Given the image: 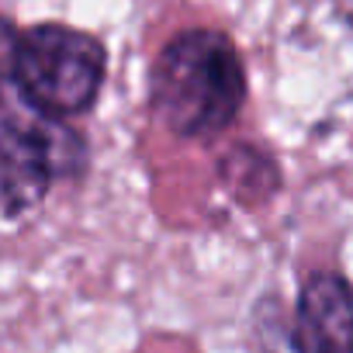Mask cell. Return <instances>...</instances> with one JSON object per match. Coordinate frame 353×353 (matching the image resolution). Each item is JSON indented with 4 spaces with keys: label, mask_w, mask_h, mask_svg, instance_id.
<instances>
[{
    "label": "cell",
    "mask_w": 353,
    "mask_h": 353,
    "mask_svg": "<svg viewBox=\"0 0 353 353\" xmlns=\"http://www.w3.org/2000/svg\"><path fill=\"white\" fill-rule=\"evenodd\" d=\"M246 73L236 46L222 32L194 28L176 35L156 59V114L188 139L222 132L243 108Z\"/></svg>",
    "instance_id": "obj_1"
},
{
    "label": "cell",
    "mask_w": 353,
    "mask_h": 353,
    "mask_svg": "<svg viewBox=\"0 0 353 353\" xmlns=\"http://www.w3.org/2000/svg\"><path fill=\"white\" fill-rule=\"evenodd\" d=\"M104 46L66 25H39L21 35L14 83L35 114L70 118L87 111L104 83Z\"/></svg>",
    "instance_id": "obj_2"
},
{
    "label": "cell",
    "mask_w": 353,
    "mask_h": 353,
    "mask_svg": "<svg viewBox=\"0 0 353 353\" xmlns=\"http://www.w3.org/2000/svg\"><path fill=\"white\" fill-rule=\"evenodd\" d=\"M80 145L73 132L46 114L0 118V219L32 212L63 170H73Z\"/></svg>",
    "instance_id": "obj_3"
},
{
    "label": "cell",
    "mask_w": 353,
    "mask_h": 353,
    "mask_svg": "<svg viewBox=\"0 0 353 353\" xmlns=\"http://www.w3.org/2000/svg\"><path fill=\"white\" fill-rule=\"evenodd\" d=\"M294 353H353V284L339 274H315L305 281L294 325Z\"/></svg>",
    "instance_id": "obj_4"
},
{
    "label": "cell",
    "mask_w": 353,
    "mask_h": 353,
    "mask_svg": "<svg viewBox=\"0 0 353 353\" xmlns=\"http://www.w3.org/2000/svg\"><path fill=\"white\" fill-rule=\"evenodd\" d=\"M18 28L11 21L0 18V101H4V90L14 83V63H18Z\"/></svg>",
    "instance_id": "obj_5"
}]
</instances>
